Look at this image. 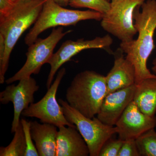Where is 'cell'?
<instances>
[{"label":"cell","mask_w":156,"mask_h":156,"mask_svg":"<svg viewBox=\"0 0 156 156\" xmlns=\"http://www.w3.org/2000/svg\"><path fill=\"white\" fill-rule=\"evenodd\" d=\"M133 19L138 34L137 39L121 42L120 48L134 65L137 85L145 79L156 76L147 66L148 59L155 48L154 36L156 30V0H147L142 5L136 7Z\"/></svg>","instance_id":"1"},{"label":"cell","mask_w":156,"mask_h":156,"mask_svg":"<svg viewBox=\"0 0 156 156\" xmlns=\"http://www.w3.org/2000/svg\"><path fill=\"white\" fill-rule=\"evenodd\" d=\"M47 0H19L13 9L0 16V36L5 41V50L0 63V83H5L10 55L23 34L36 21Z\"/></svg>","instance_id":"2"},{"label":"cell","mask_w":156,"mask_h":156,"mask_svg":"<svg viewBox=\"0 0 156 156\" xmlns=\"http://www.w3.org/2000/svg\"><path fill=\"white\" fill-rule=\"evenodd\" d=\"M107 95L105 76L85 70L73 78L66 92V101L81 114L92 119L97 115Z\"/></svg>","instance_id":"3"},{"label":"cell","mask_w":156,"mask_h":156,"mask_svg":"<svg viewBox=\"0 0 156 156\" xmlns=\"http://www.w3.org/2000/svg\"><path fill=\"white\" fill-rule=\"evenodd\" d=\"M103 15L92 10L80 11L65 9L53 0H47L33 27L25 37V44L30 46L40 34L51 27L75 26L80 21L89 20L101 21Z\"/></svg>","instance_id":"4"},{"label":"cell","mask_w":156,"mask_h":156,"mask_svg":"<svg viewBox=\"0 0 156 156\" xmlns=\"http://www.w3.org/2000/svg\"><path fill=\"white\" fill-rule=\"evenodd\" d=\"M58 102L66 119L76 126L87 143L89 156H98L104 144L113 135L117 134L115 126L105 125L97 117L90 119L85 116L61 98L58 99Z\"/></svg>","instance_id":"5"},{"label":"cell","mask_w":156,"mask_h":156,"mask_svg":"<svg viewBox=\"0 0 156 156\" xmlns=\"http://www.w3.org/2000/svg\"><path fill=\"white\" fill-rule=\"evenodd\" d=\"M109 10L101 20L103 30L121 42L131 41L137 33L133 14L134 9L141 6L145 0H110Z\"/></svg>","instance_id":"6"},{"label":"cell","mask_w":156,"mask_h":156,"mask_svg":"<svg viewBox=\"0 0 156 156\" xmlns=\"http://www.w3.org/2000/svg\"><path fill=\"white\" fill-rule=\"evenodd\" d=\"M72 32L69 30L63 32V27L53 29L50 35L44 39L38 38L29 46L26 53V61L23 66L13 76L7 79V84L12 83L31 75L38 74L42 66L48 63L53 54L56 45L63 37Z\"/></svg>","instance_id":"7"},{"label":"cell","mask_w":156,"mask_h":156,"mask_svg":"<svg viewBox=\"0 0 156 156\" xmlns=\"http://www.w3.org/2000/svg\"><path fill=\"white\" fill-rule=\"evenodd\" d=\"M66 73L65 68L59 70L56 79L44 97L37 103L31 104L21 115L24 117L37 118L41 123L52 124L58 128L63 126L76 127L66 119L62 108L56 98L58 87Z\"/></svg>","instance_id":"8"},{"label":"cell","mask_w":156,"mask_h":156,"mask_svg":"<svg viewBox=\"0 0 156 156\" xmlns=\"http://www.w3.org/2000/svg\"><path fill=\"white\" fill-rule=\"evenodd\" d=\"M113 42L112 38L109 34L102 37H97L92 40L82 38L76 41H66L56 53H53L48 62L50 69L46 84L47 89L51 87L54 76L58 69L74 56L83 50L87 49H103L108 51Z\"/></svg>","instance_id":"9"},{"label":"cell","mask_w":156,"mask_h":156,"mask_svg":"<svg viewBox=\"0 0 156 156\" xmlns=\"http://www.w3.org/2000/svg\"><path fill=\"white\" fill-rule=\"evenodd\" d=\"M19 81L17 85H9L0 92L1 103L5 105L11 102L14 105V115L11 133H14L19 126L20 123V118L23 111L34 102V95L39 89L37 81L31 76Z\"/></svg>","instance_id":"10"},{"label":"cell","mask_w":156,"mask_h":156,"mask_svg":"<svg viewBox=\"0 0 156 156\" xmlns=\"http://www.w3.org/2000/svg\"><path fill=\"white\" fill-rule=\"evenodd\" d=\"M119 139H136L140 135L156 126V117L143 113L134 101L129 104L116 123Z\"/></svg>","instance_id":"11"},{"label":"cell","mask_w":156,"mask_h":156,"mask_svg":"<svg viewBox=\"0 0 156 156\" xmlns=\"http://www.w3.org/2000/svg\"><path fill=\"white\" fill-rule=\"evenodd\" d=\"M136 84L108 94L105 98L98 119L109 126H115L129 104L133 100Z\"/></svg>","instance_id":"12"},{"label":"cell","mask_w":156,"mask_h":156,"mask_svg":"<svg viewBox=\"0 0 156 156\" xmlns=\"http://www.w3.org/2000/svg\"><path fill=\"white\" fill-rule=\"evenodd\" d=\"M119 48L114 53V65L105 76L107 95L135 84L136 70L134 65L123 55Z\"/></svg>","instance_id":"13"},{"label":"cell","mask_w":156,"mask_h":156,"mask_svg":"<svg viewBox=\"0 0 156 156\" xmlns=\"http://www.w3.org/2000/svg\"><path fill=\"white\" fill-rule=\"evenodd\" d=\"M89 156V148L76 127L58 128L56 156Z\"/></svg>","instance_id":"14"},{"label":"cell","mask_w":156,"mask_h":156,"mask_svg":"<svg viewBox=\"0 0 156 156\" xmlns=\"http://www.w3.org/2000/svg\"><path fill=\"white\" fill-rule=\"evenodd\" d=\"M57 128L52 124L30 122L31 134L39 156H56Z\"/></svg>","instance_id":"15"},{"label":"cell","mask_w":156,"mask_h":156,"mask_svg":"<svg viewBox=\"0 0 156 156\" xmlns=\"http://www.w3.org/2000/svg\"><path fill=\"white\" fill-rule=\"evenodd\" d=\"M133 101L143 113L155 116L156 76L145 79L136 85Z\"/></svg>","instance_id":"16"},{"label":"cell","mask_w":156,"mask_h":156,"mask_svg":"<svg viewBox=\"0 0 156 156\" xmlns=\"http://www.w3.org/2000/svg\"><path fill=\"white\" fill-rule=\"evenodd\" d=\"M26 150L25 135L20 122L9 145L0 148L1 156H24Z\"/></svg>","instance_id":"17"},{"label":"cell","mask_w":156,"mask_h":156,"mask_svg":"<svg viewBox=\"0 0 156 156\" xmlns=\"http://www.w3.org/2000/svg\"><path fill=\"white\" fill-rule=\"evenodd\" d=\"M141 156H156V131L152 128L136 139Z\"/></svg>","instance_id":"18"},{"label":"cell","mask_w":156,"mask_h":156,"mask_svg":"<svg viewBox=\"0 0 156 156\" xmlns=\"http://www.w3.org/2000/svg\"><path fill=\"white\" fill-rule=\"evenodd\" d=\"M69 5L75 8H87L104 14L109 10L110 2L108 0H69Z\"/></svg>","instance_id":"19"},{"label":"cell","mask_w":156,"mask_h":156,"mask_svg":"<svg viewBox=\"0 0 156 156\" xmlns=\"http://www.w3.org/2000/svg\"><path fill=\"white\" fill-rule=\"evenodd\" d=\"M25 135L26 150L24 156H38L39 154L35 145L34 144L33 140L30 132V122L25 119L20 120Z\"/></svg>","instance_id":"20"},{"label":"cell","mask_w":156,"mask_h":156,"mask_svg":"<svg viewBox=\"0 0 156 156\" xmlns=\"http://www.w3.org/2000/svg\"><path fill=\"white\" fill-rule=\"evenodd\" d=\"M123 140L110 138L104 144L98 156H118Z\"/></svg>","instance_id":"21"},{"label":"cell","mask_w":156,"mask_h":156,"mask_svg":"<svg viewBox=\"0 0 156 156\" xmlns=\"http://www.w3.org/2000/svg\"><path fill=\"white\" fill-rule=\"evenodd\" d=\"M118 156H140L136 145V139L124 140Z\"/></svg>","instance_id":"22"},{"label":"cell","mask_w":156,"mask_h":156,"mask_svg":"<svg viewBox=\"0 0 156 156\" xmlns=\"http://www.w3.org/2000/svg\"><path fill=\"white\" fill-rule=\"evenodd\" d=\"M15 3L11 0H0V16L5 15L13 9Z\"/></svg>","instance_id":"23"},{"label":"cell","mask_w":156,"mask_h":156,"mask_svg":"<svg viewBox=\"0 0 156 156\" xmlns=\"http://www.w3.org/2000/svg\"><path fill=\"white\" fill-rule=\"evenodd\" d=\"M56 4L62 6V7H66L69 5V0H53Z\"/></svg>","instance_id":"24"},{"label":"cell","mask_w":156,"mask_h":156,"mask_svg":"<svg viewBox=\"0 0 156 156\" xmlns=\"http://www.w3.org/2000/svg\"><path fill=\"white\" fill-rule=\"evenodd\" d=\"M153 66L152 67V70L154 74L156 75V57L154 58L152 62Z\"/></svg>","instance_id":"25"},{"label":"cell","mask_w":156,"mask_h":156,"mask_svg":"<svg viewBox=\"0 0 156 156\" xmlns=\"http://www.w3.org/2000/svg\"><path fill=\"white\" fill-rule=\"evenodd\" d=\"M11 1H12V2H13L16 3L18 2L19 0H11Z\"/></svg>","instance_id":"26"},{"label":"cell","mask_w":156,"mask_h":156,"mask_svg":"<svg viewBox=\"0 0 156 156\" xmlns=\"http://www.w3.org/2000/svg\"><path fill=\"white\" fill-rule=\"evenodd\" d=\"M109 1H110V0H108Z\"/></svg>","instance_id":"27"},{"label":"cell","mask_w":156,"mask_h":156,"mask_svg":"<svg viewBox=\"0 0 156 156\" xmlns=\"http://www.w3.org/2000/svg\"><path fill=\"white\" fill-rule=\"evenodd\" d=\"M27 1H29V0H27Z\"/></svg>","instance_id":"28"}]
</instances>
